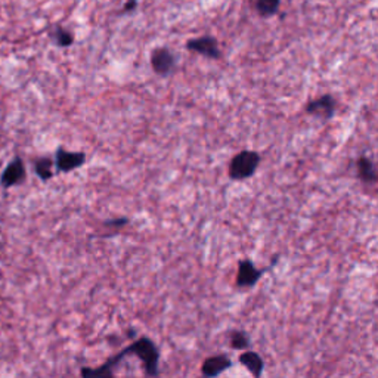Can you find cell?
Segmentation results:
<instances>
[{"label":"cell","mask_w":378,"mask_h":378,"mask_svg":"<svg viewBox=\"0 0 378 378\" xmlns=\"http://www.w3.org/2000/svg\"><path fill=\"white\" fill-rule=\"evenodd\" d=\"M125 356L134 355L144 365L145 375L148 377H157L158 375V363H160V352L155 343L150 339V337H139L138 340H134L130 346L121 350Z\"/></svg>","instance_id":"obj_1"},{"label":"cell","mask_w":378,"mask_h":378,"mask_svg":"<svg viewBox=\"0 0 378 378\" xmlns=\"http://www.w3.org/2000/svg\"><path fill=\"white\" fill-rule=\"evenodd\" d=\"M262 157L259 153L251 151V150H244L238 153L229 163V170L227 174L231 181H247L250 179L253 174L258 172L260 166Z\"/></svg>","instance_id":"obj_2"},{"label":"cell","mask_w":378,"mask_h":378,"mask_svg":"<svg viewBox=\"0 0 378 378\" xmlns=\"http://www.w3.org/2000/svg\"><path fill=\"white\" fill-rule=\"evenodd\" d=\"M266 272V269L260 271V269L255 267V265L250 259H242L238 263V272H237V279L235 286L239 290H247L253 288L255 284L259 282V279L263 276Z\"/></svg>","instance_id":"obj_3"},{"label":"cell","mask_w":378,"mask_h":378,"mask_svg":"<svg viewBox=\"0 0 378 378\" xmlns=\"http://www.w3.org/2000/svg\"><path fill=\"white\" fill-rule=\"evenodd\" d=\"M151 66L157 76L167 77L176 69V57L167 48L154 49L151 53Z\"/></svg>","instance_id":"obj_4"},{"label":"cell","mask_w":378,"mask_h":378,"mask_svg":"<svg viewBox=\"0 0 378 378\" xmlns=\"http://www.w3.org/2000/svg\"><path fill=\"white\" fill-rule=\"evenodd\" d=\"M335 110H337V102L334 99L332 94L327 93L323 94V97L321 98H316L314 101H310L306 104L304 106V111L312 115V117H318V118H322V120H331L335 114Z\"/></svg>","instance_id":"obj_5"},{"label":"cell","mask_w":378,"mask_h":378,"mask_svg":"<svg viewBox=\"0 0 378 378\" xmlns=\"http://www.w3.org/2000/svg\"><path fill=\"white\" fill-rule=\"evenodd\" d=\"M186 49L198 53V55L210 58V59H219L222 57L218 40H216L214 37H210V36L188 40Z\"/></svg>","instance_id":"obj_6"},{"label":"cell","mask_w":378,"mask_h":378,"mask_svg":"<svg viewBox=\"0 0 378 378\" xmlns=\"http://www.w3.org/2000/svg\"><path fill=\"white\" fill-rule=\"evenodd\" d=\"M86 163L85 153H71L64 148H58L55 154V167L61 173H69L77 170Z\"/></svg>","instance_id":"obj_7"},{"label":"cell","mask_w":378,"mask_h":378,"mask_svg":"<svg viewBox=\"0 0 378 378\" xmlns=\"http://www.w3.org/2000/svg\"><path fill=\"white\" fill-rule=\"evenodd\" d=\"M25 181V166L21 157H15L4 170L2 176H0V183L4 188H10L20 185Z\"/></svg>","instance_id":"obj_8"},{"label":"cell","mask_w":378,"mask_h":378,"mask_svg":"<svg viewBox=\"0 0 378 378\" xmlns=\"http://www.w3.org/2000/svg\"><path fill=\"white\" fill-rule=\"evenodd\" d=\"M232 367V360L226 355H216L207 358L201 365V374L204 377L214 378Z\"/></svg>","instance_id":"obj_9"},{"label":"cell","mask_w":378,"mask_h":378,"mask_svg":"<svg viewBox=\"0 0 378 378\" xmlns=\"http://www.w3.org/2000/svg\"><path fill=\"white\" fill-rule=\"evenodd\" d=\"M239 362L244 365L253 377H260L263 374L265 368V362L262 356L258 352H253V350H248V352H244L239 355Z\"/></svg>","instance_id":"obj_10"},{"label":"cell","mask_w":378,"mask_h":378,"mask_svg":"<svg viewBox=\"0 0 378 378\" xmlns=\"http://www.w3.org/2000/svg\"><path fill=\"white\" fill-rule=\"evenodd\" d=\"M356 166H358V176L363 183H367V185L377 183V169L370 157L362 155L358 160Z\"/></svg>","instance_id":"obj_11"},{"label":"cell","mask_w":378,"mask_h":378,"mask_svg":"<svg viewBox=\"0 0 378 378\" xmlns=\"http://www.w3.org/2000/svg\"><path fill=\"white\" fill-rule=\"evenodd\" d=\"M34 172L43 182L53 178V160L49 157L38 158L34 163Z\"/></svg>","instance_id":"obj_12"},{"label":"cell","mask_w":378,"mask_h":378,"mask_svg":"<svg viewBox=\"0 0 378 378\" xmlns=\"http://www.w3.org/2000/svg\"><path fill=\"white\" fill-rule=\"evenodd\" d=\"M52 38L55 40V43L59 48H69V46H71L74 43V36H73V33H70L69 30L62 29V27H57V29L53 30Z\"/></svg>","instance_id":"obj_13"},{"label":"cell","mask_w":378,"mask_h":378,"mask_svg":"<svg viewBox=\"0 0 378 378\" xmlns=\"http://www.w3.org/2000/svg\"><path fill=\"white\" fill-rule=\"evenodd\" d=\"M281 0H255V8L262 17H271L276 13Z\"/></svg>","instance_id":"obj_14"},{"label":"cell","mask_w":378,"mask_h":378,"mask_svg":"<svg viewBox=\"0 0 378 378\" xmlns=\"http://www.w3.org/2000/svg\"><path fill=\"white\" fill-rule=\"evenodd\" d=\"M229 343L235 350H244L250 346V337L244 331H232L231 337H229Z\"/></svg>","instance_id":"obj_15"},{"label":"cell","mask_w":378,"mask_h":378,"mask_svg":"<svg viewBox=\"0 0 378 378\" xmlns=\"http://www.w3.org/2000/svg\"><path fill=\"white\" fill-rule=\"evenodd\" d=\"M127 223H129L127 218H120V219H113V220H105L104 226L105 227H114L115 231H118V229L125 227Z\"/></svg>","instance_id":"obj_16"},{"label":"cell","mask_w":378,"mask_h":378,"mask_svg":"<svg viewBox=\"0 0 378 378\" xmlns=\"http://www.w3.org/2000/svg\"><path fill=\"white\" fill-rule=\"evenodd\" d=\"M134 5H136V0H129V2L126 4L125 10H126V12H127V10H132V9L134 8Z\"/></svg>","instance_id":"obj_17"}]
</instances>
